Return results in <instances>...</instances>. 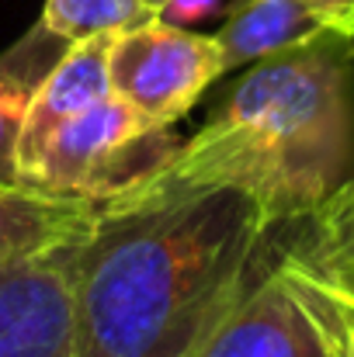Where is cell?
<instances>
[{
    "label": "cell",
    "mask_w": 354,
    "mask_h": 357,
    "mask_svg": "<svg viewBox=\"0 0 354 357\" xmlns=\"http://www.w3.org/2000/svg\"><path fill=\"white\" fill-rule=\"evenodd\" d=\"M153 17L146 0H45L42 24L66 42H84L94 35H115Z\"/></svg>",
    "instance_id": "cell-13"
},
{
    "label": "cell",
    "mask_w": 354,
    "mask_h": 357,
    "mask_svg": "<svg viewBox=\"0 0 354 357\" xmlns=\"http://www.w3.org/2000/svg\"><path fill=\"white\" fill-rule=\"evenodd\" d=\"M73 243L0 274V357H73Z\"/></svg>",
    "instance_id": "cell-5"
},
{
    "label": "cell",
    "mask_w": 354,
    "mask_h": 357,
    "mask_svg": "<svg viewBox=\"0 0 354 357\" xmlns=\"http://www.w3.org/2000/svg\"><path fill=\"white\" fill-rule=\"evenodd\" d=\"M309 10L323 24V31L354 42V0H309Z\"/></svg>",
    "instance_id": "cell-14"
},
{
    "label": "cell",
    "mask_w": 354,
    "mask_h": 357,
    "mask_svg": "<svg viewBox=\"0 0 354 357\" xmlns=\"http://www.w3.org/2000/svg\"><path fill=\"white\" fill-rule=\"evenodd\" d=\"M108 77L118 101L156 125H174L226 77V63L216 35H198L153 14L112 35Z\"/></svg>",
    "instance_id": "cell-4"
},
{
    "label": "cell",
    "mask_w": 354,
    "mask_h": 357,
    "mask_svg": "<svg viewBox=\"0 0 354 357\" xmlns=\"http://www.w3.org/2000/svg\"><path fill=\"white\" fill-rule=\"evenodd\" d=\"M281 253L334 281L354 284V177H348L313 215H306V233Z\"/></svg>",
    "instance_id": "cell-12"
},
{
    "label": "cell",
    "mask_w": 354,
    "mask_h": 357,
    "mask_svg": "<svg viewBox=\"0 0 354 357\" xmlns=\"http://www.w3.org/2000/svg\"><path fill=\"white\" fill-rule=\"evenodd\" d=\"M320 35L323 24L309 10V0H236L226 24L216 31L226 73Z\"/></svg>",
    "instance_id": "cell-10"
},
{
    "label": "cell",
    "mask_w": 354,
    "mask_h": 357,
    "mask_svg": "<svg viewBox=\"0 0 354 357\" xmlns=\"http://www.w3.org/2000/svg\"><path fill=\"white\" fill-rule=\"evenodd\" d=\"M348 42L323 31L246 66L205 125L139 188L112 202L226 188L271 226L313 215L354 156Z\"/></svg>",
    "instance_id": "cell-2"
},
{
    "label": "cell",
    "mask_w": 354,
    "mask_h": 357,
    "mask_svg": "<svg viewBox=\"0 0 354 357\" xmlns=\"http://www.w3.org/2000/svg\"><path fill=\"white\" fill-rule=\"evenodd\" d=\"M66 38L35 21L17 42L0 52V184H17V135L28 105L45 80V73L66 52Z\"/></svg>",
    "instance_id": "cell-9"
},
{
    "label": "cell",
    "mask_w": 354,
    "mask_h": 357,
    "mask_svg": "<svg viewBox=\"0 0 354 357\" xmlns=\"http://www.w3.org/2000/svg\"><path fill=\"white\" fill-rule=\"evenodd\" d=\"M94 222V202L45 195L24 184H0V274L87 236Z\"/></svg>",
    "instance_id": "cell-8"
},
{
    "label": "cell",
    "mask_w": 354,
    "mask_h": 357,
    "mask_svg": "<svg viewBox=\"0 0 354 357\" xmlns=\"http://www.w3.org/2000/svg\"><path fill=\"white\" fill-rule=\"evenodd\" d=\"M348 52H351V63H354V42H348Z\"/></svg>",
    "instance_id": "cell-16"
},
{
    "label": "cell",
    "mask_w": 354,
    "mask_h": 357,
    "mask_svg": "<svg viewBox=\"0 0 354 357\" xmlns=\"http://www.w3.org/2000/svg\"><path fill=\"white\" fill-rule=\"evenodd\" d=\"M177 149L181 142L170 135V125L142 119L112 94L63 121L21 174V184L105 205L153 177Z\"/></svg>",
    "instance_id": "cell-3"
},
{
    "label": "cell",
    "mask_w": 354,
    "mask_h": 357,
    "mask_svg": "<svg viewBox=\"0 0 354 357\" xmlns=\"http://www.w3.org/2000/svg\"><path fill=\"white\" fill-rule=\"evenodd\" d=\"M195 357H327V351L285 281L267 271Z\"/></svg>",
    "instance_id": "cell-6"
},
{
    "label": "cell",
    "mask_w": 354,
    "mask_h": 357,
    "mask_svg": "<svg viewBox=\"0 0 354 357\" xmlns=\"http://www.w3.org/2000/svg\"><path fill=\"white\" fill-rule=\"evenodd\" d=\"M170 0H146V7L153 10V14H163V7H167Z\"/></svg>",
    "instance_id": "cell-15"
},
{
    "label": "cell",
    "mask_w": 354,
    "mask_h": 357,
    "mask_svg": "<svg viewBox=\"0 0 354 357\" xmlns=\"http://www.w3.org/2000/svg\"><path fill=\"white\" fill-rule=\"evenodd\" d=\"M108 49H112V35L70 42L66 52L59 56V63L45 73V80L38 84V91L28 105L21 135H17V156H14L17 184H21V174L31 167V160L42 153V146L63 121L77 119L80 112L112 98Z\"/></svg>",
    "instance_id": "cell-7"
},
{
    "label": "cell",
    "mask_w": 354,
    "mask_h": 357,
    "mask_svg": "<svg viewBox=\"0 0 354 357\" xmlns=\"http://www.w3.org/2000/svg\"><path fill=\"white\" fill-rule=\"evenodd\" d=\"M274 274L309 316L327 357H354V284L334 281L288 253L278 257Z\"/></svg>",
    "instance_id": "cell-11"
},
{
    "label": "cell",
    "mask_w": 354,
    "mask_h": 357,
    "mask_svg": "<svg viewBox=\"0 0 354 357\" xmlns=\"http://www.w3.org/2000/svg\"><path fill=\"white\" fill-rule=\"evenodd\" d=\"M267 233L226 188L98 205L70 260L73 357H195L253 284Z\"/></svg>",
    "instance_id": "cell-1"
}]
</instances>
